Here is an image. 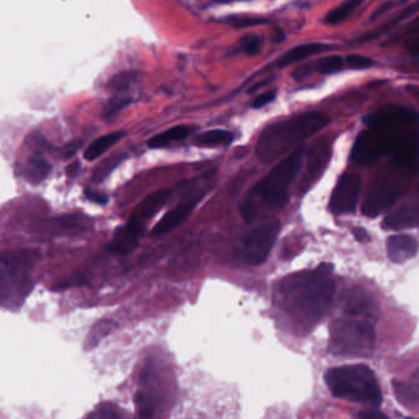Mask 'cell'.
<instances>
[{
	"instance_id": "obj_16",
	"label": "cell",
	"mask_w": 419,
	"mask_h": 419,
	"mask_svg": "<svg viewBox=\"0 0 419 419\" xmlns=\"http://www.w3.org/2000/svg\"><path fill=\"white\" fill-rule=\"evenodd\" d=\"M419 225V205H406L393 210L382 221L387 230H400Z\"/></svg>"
},
{
	"instance_id": "obj_2",
	"label": "cell",
	"mask_w": 419,
	"mask_h": 419,
	"mask_svg": "<svg viewBox=\"0 0 419 419\" xmlns=\"http://www.w3.org/2000/svg\"><path fill=\"white\" fill-rule=\"evenodd\" d=\"M305 150L299 148L281 159L259 183L250 189L240 213L245 221L252 223L262 215L273 213L287 205L289 187L303 166Z\"/></svg>"
},
{
	"instance_id": "obj_17",
	"label": "cell",
	"mask_w": 419,
	"mask_h": 419,
	"mask_svg": "<svg viewBox=\"0 0 419 419\" xmlns=\"http://www.w3.org/2000/svg\"><path fill=\"white\" fill-rule=\"evenodd\" d=\"M327 50H328L327 44H316V42L300 44V46H297L292 50L287 52L286 55H281L279 61H278V66L283 68V66H290V64H294L297 62L303 61V59H306V58L315 55H319L321 52H325Z\"/></svg>"
},
{
	"instance_id": "obj_6",
	"label": "cell",
	"mask_w": 419,
	"mask_h": 419,
	"mask_svg": "<svg viewBox=\"0 0 419 419\" xmlns=\"http://www.w3.org/2000/svg\"><path fill=\"white\" fill-rule=\"evenodd\" d=\"M325 382L335 398L379 407L382 393L374 371L368 365H343L330 369Z\"/></svg>"
},
{
	"instance_id": "obj_41",
	"label": "cell",
	"mask_w": 419,
	"mask_h": 419,
	"mask_svg": "<svg viewBox=\"0 0 419 419\" xmlns=\"http://www.w3.org/2000/svg\"><path fill=\"white\" fill-rule=\"evenodd\" d=\"M355 234V237H357V240L359 241H365V240H369V237H368V234L364 232V230H357V232H354Z\"/></svg>"
},
{
	"instance_id": "obj_27",
	"label": "cell",
	"mask_w": 419,
	"mask_h": 419,
	"mask_svg": "<svg viewBox=\"0 0 419 419\" xmlns=\"http://www.w3.org/2000/svg\"><path fill=\"white\" fill-rule=\"evenodd\" d=\"M88 419H123L120 409L110 402L101 403L89 414Z\"/></svg>"
},
{
	"instance_id": "obj_12",
	"label": "cell",
	"mask_w": 419,
	"mask_h": 419,
	"mask_svg": "<svg viewBox=\"0 0 419 419\" xmlns=\"http://www.w3.org/2000/svg\"><path fill=\"white\" fill-rule=\"evenodd\" d=\"M170 192L166 189H160V191H155L149 196H147L145 198L139 203L129 219V224L134 226L136 229H138L139 232H144V229L147 224L149 223L155 215L160 212L161 208L165 205L167 199H169Z\"/></svg>"
},
{
	"instance_id": "obj_1",
	"label": "cell",
	"mask_w": 419,
	"mask_h": 419,
	"mask_svg": "<svg viewBox=\"0 0 419 419\" xmlns=\"http://www.w3.org/2000/svg\"><path fill=\"white\" fill-rule=\"evenodd\" d=\"M331 266L299 272L283 278L276 289L277 303L292 320L311 328L327 314L335 295Z\"/></svg>"
},
{
	"instance_id": "obj_13",
	"label": "cell",
	"mask_w": 419,
	"mask_h": 419,
	"mask_svg": "<svg viewBox=\"0 0 419 419\" xmlns=\"http://www.w3.org/2000/svg\"><path fill=\"white\" fill-rule=\"evenodd\" d=\"M205 194H197L191 198L185 199L181 203L169 210L160 221L156 223V225L153 227L151 234L154 236H161L166 232H171L172 229H175L176 226L183 224V221L187 219L191 213L194 212V208L197 207L201 199L203 198Z\"/></svg>"
},
{
	"instance_id": "obj_20",
	"label": "cell",
	"mask_w": 419,
	"mask_h": 419,
	"mask_svg": "<svg viewBox=\"0 0 419 419\" xmlns=\"http://www.w3.org/2000/svg\"><path fill=\"white\" fill-rule=\"evenodd\" d=\"M52 166L42 155L33 154L30 156L25 166V177L28 183L39 185L50 175Z\"/></svg>"
},
{
	"instance_id": "obj_40",
	"label": "cell",
	"mask_w": 419,
	"mask_h": 419,
	"mask_svg": "<svg viewBox=\"0 0 419 419\" xmlns=\"http://www.w3.org/2000/svg\"><path fill=\"white\" fill-rule=\"evenodd\" d=\"M406 48L409 50L411 55H414V57H418L419 58V37L418 39H409V41H406Z\"/></svg>"
},
{
	"instance_id": "obj_7",
	"label": "cell",
	"mask_w": 419,
	"mask_h": 419,
	"mask_svg": "<svg viewBox=\"0 0 419 419\" xmlns=\"http://www.w3.org/2000/svg\"><path fill=\"white\" fill-rule=\"evenodd\" d=\"M35 259L28 251H8L1 254V304L17 309L32 289Z\"/></svg>"
},
{
	"instance_id": "obj_31",
	"label": "cell",
	"mask_w": 419,
	"mask_h": 419,
	"mask_svg": "<svg viewBox=\"0 0 419 419\" xmlns=\"http://www.w3.org/2000/svg\"><path fill=\"white\" fill-rule=\"evenodd\" d=\"M136 77H137L136 73H121V74H118L116 77H112L110 86L113 90H116V91H124V90H127L132 85L133 82L136 80Z\"/></svg>"
},
{
	"instance_id": "obj_9",
	"label": "cell",
	"mask_w": 419,
	"mask_h": 419,
	"mask_svg": "<svg viewBox=\"0 0 419 419\" xmlns=\"http://www.w3.org/2000/svg\"><path fill=\"white\" fill-rule=\"evenodd\" d=\"M279 230L281 223L278 219H270L250 230L243 236V261L251 266L262 265L268 259Z\"/></svg>"
},
{
	"instance_id": "obj_28",
	"label": "cell",
	"mask_w": 419,
	"mask_h": 419,
	"mask_svg": "<svg viewBox=\"0 0 419 419\" xmlns=\"http://www.w3.org/2000/svg\"><path fill=\"white\" fill-rule=\"evenodd\" d=\"M129 104H131V97H120V96L113 97L110 101H107L104 106L102 117L105 120L112 118V117L116 116L118 112H121L123 109H126Z\"/></svg>"
},
{
	"instance_id": "obj_37",
	"label": "cell",
	"mask_w": 419,
	"mask_h": 419,
	"mask_svg": "<svg viewBox=\"0 0 419 419\" xmlns=\"http://www.w3.org/2000/svg\"><path fill=\"white\" fill-rule=\"evenodd\" d=\"M400 6L398 1H391V0L382 3V4L374 11V14L371 15V20H375L378 17H382L384 14H387V11L391 10V9H393V8H396V6Z\"/></svg>"
},
{
	"instance_id": "obj_22",
	"label": "cell",
	"mask_w": 419,
	"mask_h": 419,
	"mask_svg": "<svg viewBox=\"0 0 419 419\" xmlns=\"http://www.w3.org/2000/svg\"><path fill=\"white\" fill-rule=\"evenodd\" d=\"M117 327H118V324H117L116 321L111 320V319H104V320L97 321L93 326L91 331L89 332L88 336H86L84 349L85 351H93L95 347L99 346V343L107 335H110L111 332L115 331Z\"/></svg>"
},
{
	"instance_id": "obj_42",
	"label": "cell",
	"mask_w": 419,
	"mask_h": 419,
	"mask_svg": "<svg viewBox=\"0 0 419 419\" xmlns=\"http://www.w3.org/2000/svg\"><path fill=\"white\" fill-rule=\"evenodd\" d=\"M77 166L79 164L77 162H74L72 165L68 166V169H66V174L69 175V176H74L77 171Z\"/></svg>"
},
{
	"instance_id": "obj_15",
	"label": "cell",
	"mask_w": 419,
	"mask_h": 419,
	"mask_svg": "<svg viewBox=\"0 0 419 419\" xmlns=\"http://www.w3.org/2000/svg\"><path fill=\"white\" fill-rule=\"evenodd\" d=\"M418 251V243L409 235H395L387 240V256L393 263H404L413 259Z\"/></svg>"
},
{
	"instance_id": "obj_8",
	"label": "cell",
	"mask_w": 419,
	"mask_h": 419,
	"mask_svg": "<svg viewBox=\"0 0 419 419\" xmlns=\"http://www.w3.org/2000/svg\"><path fill=\"white\" fill-rule=\"evenodd\" d=\"M375 342V330L371 322L349 317L332 324L328 349L339 357L365 358L374 352Z\"/></svg>"
},
{
	"instance_id": "obj_32",
	"label": "cell",
	"mask_w": 419,
	"mask_h": 419,
	"mask_svg": "<svg viewBox=\"0 0 419 419\" xmlns=\"http://www.w3.org/2000/svg\"><path fill=\"white\" fill-rule=\"evenodd\" d=\"M417 33H419V17H416L413 20H411L407 25H404L401 30H398V32L390 41H387V44L385 46L392 44L393 42L398 41V39H409V37L413 36V35H417Z\"/></svg>"
},
{
	"instance_id": "obj_19",
	"label": "cell",
	"mask_w": 419,
	"mask_h": 419,
	"mask_svg": "<svg viewBox=\"0 0 419 419\" xmlns=\"http://www.w3.org/2000/svg\"><path fill=\"white\" fill-rule=\"evenodd\" d=\"M124 134L126 133L120 131V132L109 133V134H105V136L96 139L84 151V159L88 161H94L99 159L101 155L105 154L107 150L112 148L115 144L118 143L123 138Z\"/></svg>"
},
{
	"instance_id": "obj_5",
	"label": "cell",
	"mask_w": 419,
	"mask_h": 419,
	"mask_svg": "<svg viewBox=\"0 0 419 419\" xmlns=\"http://www.w3.org/2000/svg\"><path fill=\"white\" fill-rule=\"evenodd\" d=\"M417 172V164L392 159L371 180L363 202V214L375 218L395 205L409 191Z\"/></svg>"
},
{
	"instance_id": "obj_33",
	"label": "cell",
	"mask_w": 419,
	"mask_h": 419,
	"mask_svg": "<svg viewBox=\"0 0 419 419\" xmlns=\"http://www.w3.org/2000/svg\"><path fill=\"white\" fill-rule=\"evenodd\" d=\"M342 58L333 55V57L326 58V59L321 62L320 72L324 73V74H333V73L339 72L342 69Z\"/></svg>"
},
{
	"instance_id": "obj_30",
	"label": "cell",
	"mask_w": 419,
	"mask_h": 419,
	"mask_svg": "<svg viewBox=\"0 0 419 419\" xmlns=\"http://www.w3.org/2000/svg\"><path fill=\"white\" fill-rule=\"evenodd\" d=\"M261 39L256 35H248L240 41V50L246 55H254L261 50Z\"/></svg>"
},
{
	"instance_id": "obj_26",
	"label": "cell",
	"mask_w": 419,
	"mask_h": 419,
	"mask_svg": "<svg viewBox=\"0 0 419 419\" xmlns=\"http://www.w3.org/2000/svg\"><path fill=\"white\" fill-rule=\"evenodd\" d=\"M136 403L140 418L150 419L155 413V400L147 391H138L136 395Z\"/></svg>"
},
{
	"instance_id": "obj_24",
	"label": "cell",
	"mask_w": 419,
	"mask_h": 419,
	"mask_svg": "<svg viewBox=\"0 0 419 419\" xmlns=\"http://www.w3.org/2000/svg\"><path fill=\"white\" fill-rule=\"evenodd\" d=\"M327 159H328L327 158V150L324 149V148L317 149V151L315 153L314 156L310 160L308 172L305 175V181L308 183V186H310L317 178L319 174H321V169L325 167Z\"/></svg>"
},
{
	"instance_id": "obj_39",
	"label": "cell",
	"mask_w": 419,
	"mask_h": 419,
	"mask_svg": "<svg viewBox=\"0 0 419 419\" xmlns=\"http://www.w3.org/2000/svg\"><path fill=\"white\" fill-rule=\"evenodd\" d=\"M268 24V20L265 19H248V20H241L235 24V26L239 28H250V26H257V25H265Z\"/></svg>"
},
{
	"instance_id": "obj_34",
	"label": "cell",
	"mask_w": 419,
	"mask_h": 419,
	"mask_svg": "<svg viewBox=\"0 0 419 419\" xmlns=\"http://www.w3.org/2000/svg\"><path fill=\"white\" fill-rule=\"evenodd\" d=\"M347 64L351 68H354V69H365V68H369V66H373L374 61L371 58H369V57L353 55L348 57Z\"/></svg>"
},
{
	"instance_id": "obj_3",
	"label": "cell",
	"mask_w": 419,
	"mask_h": 419,
	"mask_svg": "<svg viewBox=\"0 0 419 419\" xmlns=\"http://www.w3.org/2000/svg\"><path fill=\"white\" fill-rule=\"evenodd\" d=\"M417 124L398 127H369L360 133L352 150V159L360 165H369L382 156L417 164L419 134Z\"/></svg>"
},
{
	"instance_id": "obj_23",
	"label": "cell",
	"mask_w": 419,
	"mask_h": 419,
	"mask_svg": "<svg viewBox=\"0 0 419 419\" xmlns=\"http://www.w3.org/2000/svg\"><path fill=\"white\" fill-rule=\"evenodd\" d=\"M234 140V134L225 129H212L199 133L194 137V143L198 147H225Z\"/></svg>"
},
{
	"instance_id": "obj_11",
	"label": "cell",
	"mask_w": 419,
	"mask_h": 419,
	"mask_svg": "<svg viewBox=\"0 0 419 419\" xmlns=\"http://www.w3.org/2000/svg\"><path fill=\"white\" fill-rule=\"evenodd\" d=\"M418 122V113L398 106L384 107L365 118L368 127H398L417 124Z\"/></svg>"
},
{
	"instance_id": "obj_4",
	"label": "cell",
	"mask_w": 419,
	"mask_h": 419,
	"mask_svg": "<svg viewBox=\"0 0 419 419\" xmlns=\"http://www.w3.org/2000/svg\"><path fill=\"white\" fill-rule=\"evenodd\" d=\"M328 118L320 112H309L279 121L259 136L256 153L263 162L284 159L299 149V144L327 126Z\"/></svg>"
},
{
	"instance_id": "obj_35",
	"label": "cell",
	"mask_w": 419,
	"mask_h": 419,
	"mask_svg": "<svg viewBox=\"0 0 419 419\" xmlns=\"http://www.w3.org/2000/svg\"><path fill=\"white\" fill-rule=\"evenodd\" d=\"M84 194L85 197L93 202L95 205H106L109 203V196L105 194H101L99 191H93L90 188H85L84 189Z\"/></svg>"
},
{
	"instance_id": "obj_43",
	"label": "cell",
	"mask_w": 419,
	"mask_h": 419,
	"mask_svg": "<svg viewBox=\"0 0 419 419\" xmlns=\"http://www.w3.org/2000/svg\"><path fill=\"white\" fill-rule=\"evenodd\" d=\"M406 419H419V418H412V417H409V418H406Z\"/></svg>"
},
{
	"instance_id": "obj_25",
	"label": "cell",
	"mask_w": 419,
	"mask_h": 419,
	"mask_svg": "<svg viewBox=\"0 0 419 419\" xmlns=\"http://www.w3.org/2000/svg\"><path fill=\"white\" fill-rule=\"evenodd\" d=\"M359 6H360V1H358V0H349V1H346V3H343L341 6H337L335 10H332L331 12L326 17V22H327V24H331V25L338 24V22L344 20L349 14H352V12L355 10V8Z\"/></svg>"
},
{
	"instance_id": "obj_18",
	"label": "cell",
	"mask_w": 419,
	"mask_h": 419,
	"mask_svg": "<svg viewBox=\"0 0 419 419\" xmlns=\"http://www.w3.org/2000/svg\"><path fill=\"white\" fill-rule=\"evenodd\" d=\"M419 9V3H412L409 4L406 8H403L401 10L398 11V14H396L395 17H392L391 20H389L387 24H384L382 26L379 28H376L374 32L366 33L364 36H362L360 39H357L358 42H366V41H373V39L380 37L382 35L391 31L393 28L398 26L400 22L403 20H407L409 17H412L413 14H416Z\"/></svg>"
},
{
	"instance_id": "obj_14",
	"label": "cell",
	"mask_w": 419,
	"mask_h": 419,
	"mask_svg": "<svg viewBox=\"0 0 419 419\" xmlns=\"http://www.w3.org/2000/svg\"><path fill=\"white\" fill-rule=\"evenodd\" d=\"M142 234L143 232H139L138 229L127 223L126 225L117 227L115 235L106 246V250L112 254H131L138 246L139 237Z\"/></svg>"
},
{
	"instance_id": "obj_21",
	"label": "cell",
	"mask_w": 419,
	"mask_h": 419,
	"mask_svg": "<svg viewBox=\"0 0 419 419\" xmlns=\"http://www.w3.org/2000/svg\"><path fill=\"white\" fill-rule=\"evenodd\" d=\"M191 133H192V129L187 127V126H176V127L170 128L165 132L159 133V134L154 136L153 138L150 139L148 145L153 149L164 148L166 145H170V144L175 143V142L183 140V139L188 137Z\"/></svg>"
},
{
	"instance_id": "obj_38",
	"label": "cell",
	"mask_w": 419,
	"mask_h": 419,
	"mask_svg": "<svg viewBox=\"0 0 419 419\" xmlns=\"http://www.w3.org/2000/svg\"><path fill=\"white\" fill-rule=\"evenodd\" d=\"M358 419H389L387 414L378 409H364L358 413Z\"/></svg>"
},
{
	"instance_id": "obj_36",
	"label": "cell",
	"mask_w": 419,
	"mask_h": 419,
	"mask_svg": "<svg viewBox=\"0 0 419 419\" xmlns=\"http://www.w3.org/2000/svg\"><path fill=\"white\" fill-rule=\"evenodd\" d=\"M274 99H276V91H267L265 94L259 95V97L254 99V102H252V107L254 109H261V107L270 104Z\"/></svg>"
},
{
	"instance_id": "obj_10",
	"label": "cell",
	"mask_w": 419,
	"mask_h": 419,
	"mask_svg": "<svg viewBox=\"0 0 419 419\" xmlns=\"http://www.w3.org/2000/svg\"><path fill=\"white\" fill-rule=\"evenodd\" d=\"M362 178L357 174H346L337 183L332 192L330 208L335 214L352 213L358 205Z\"/></svg>"
},
{
	"instance_id": "obj_29",
	"label": "cell",
	"mask_w": 419,
	"mask_h": 419,
	"mask_svg": "<svg viewBox=\"0 0 419 419\" xmlns=\"http://www.w3.org/2000/svg\"><path fill=\"white\" fill-rule=\"evenodd\" d=\"M86 284H88V279L82 273H75V274H72L69 278H66L63 281H58L55 286L52 287V290L59 292V290H66V289H69V288L83 287V286H86Z\"/></svg>"
}]
</instances>
